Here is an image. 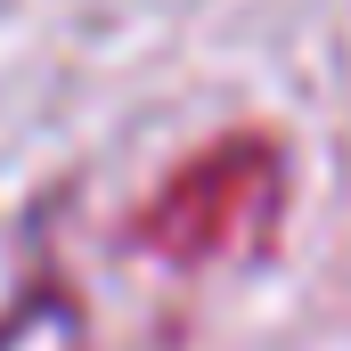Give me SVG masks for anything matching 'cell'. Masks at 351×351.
I'll return each instance as SVG.
<instances>
[{
  "label": "cell",
  "instance_id": "6da1fadb",
  "mask_svg": "<svg viewBox=\"0 0 351 351\" xmlns=\"http://www.w3.org/2000/svg\"><path fill=\"white\" fill-rule=\"evenodd\" d=\"M286 213V156L269 131H229L213 147H196L131 221V245L156 262H229V254H262Z\"/></svg>",
  "mask_w": 351,
  "mask_h": 351
}]
</instances>
